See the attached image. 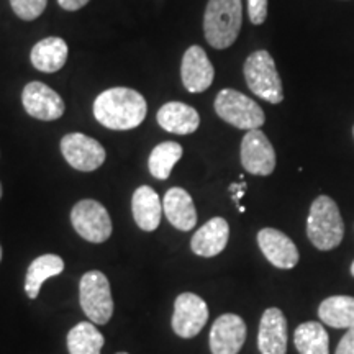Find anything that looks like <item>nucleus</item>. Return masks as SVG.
<instances>
[{"mask_svg":"<svg viewBox=\"0 0 354 354\" xmlns=\"http://www.w3.org/2000/svg\"><path fill=\"white\" fill-rule=\"evenodd\" d=\"M212 354H238L246 342V323L240 315L225 313L216 318L210 330Z\"/></svg>","mask_w":354,"mask_h":354,"instance_id":"f8f14e48","label":"nucleus"},{"mask_svg":"<svg viewBox=\"0 0 354 354\" xmlns=\"http://www.w3.org/2000/svg\"><path fill=\"white\" fill-rule=\"evenodd\" d=\"M117 354H128V353H117Z\"/></svg>","mask_w":354,"mask_h":354,"instance_id":"72a5a7b5","label":"nucleus"},{"mask_svg":"<svg viewBox=\"0 0 354 354\" xmlns=\"http://www.w3.org/2000/svg\"><path fill=\"white\" fill-rule=\"evenodd\" d=\"M104 343V335L88 322L77 323L68 333L69 354H100Z\"/></svg>","mask_w":354,"mask_h":354,"instance_id":"b1692460","label":"nucleus"},{"mask_svg":"<svg viewBox=\"0 0 354 354\" xmlns=\"http://www.w3.org/2000/svg\"><path fill=\"white\" fill-rule=\"evenodd\" d=\"M162 210L172 227L180 232H190L197 223V212L192 197L183 187H171L162 201Z\"/></svg>","mask_w":354,"mask_h":354,"instance_id":"f3484780","label":"nucleus"},{"mask_svg":"<svg viewBox=\"0 0 354 354\" xmlns=\"http://www.w3.org/2000/svg\"><path fill=\"white\" fill-rule=\"evenodd\" d=\"M131 212L135 223L143 232H154L161 223L162 203L158 192L149 185H141L131 197Z\"/></svg>","mask_w":354,"mask_h":354,"instance_id":"a211bd4d","label":"nucleus"},{"mask_svg":"<svg viewBox=\"0 0 354 354\" xmlns=\"http://www.w3.org/2000/svg\"><path fill=\"white\" fill-rule=\"evenodd\" d=\"M0 198H2V184H0Z\"/></svg>","mask_w":354,"mask_h":354,"instance_id":"473e14b6","label":"nucleus"},{"mask_svg":"<svg viewBox=\"0 0 354 354\" xmlns=\"http://www.w3.org/2000/svg\"><path fill=\"white\" fill-rule=\"evenodd\" d=\"M21 102L30 117L43 122H53L63 117L64 102L59 95L43 82L26 84L21 94Z\"/></svg>","mask_w":354,"mask_h":354,"instance_id":"9b49d317","label":"nucleus"},{"mask_svg":"<svg viewBox=\"0 0 354 354\" xmlns=\"http://www.w3.org/2000/svg\"><path fill=\"white\" fill-rule=\"evenodd\" d=\"M318 317L331 328H351L354 326V297L333 295L325 299L318 307Z\"/></svg>","mask_w":354,"mask_h":354,"instance_id":"4be33fe9","label":"nucleus"},{"mask_svg":"<svg viewBox=\"0 0 354 354\" xmlns=\"http://www.w3.org/2000/svg\"><path fill=\"white\" fill-rule=\"evenodd\" d=\"M88 0H57V3H59L61 8H64V10L68 12H76L79 8H82Z\"/></svg>","mask_w":354,"mask_h":354,"instance_id":"c756f323","label":"nucleus"},{"mask_svg":"<svg viewBox=\"0 0 354 354\" xmlns=\"http://www.w3.org/2000/svg\"><path fill=\"white\" fill-rule=\"evenodd\" d=\"M245 79L250 91L269 104H281L284 100V88L279 77L276 63L266 50L254 51L245 61Z\"/></svg>","mask_w":354,"mask_h":354,"instance_id":"20e7f679","label":"nucleus"},{"mask_svg":"<svg viewBox=\"0 0 354 354\" xmlns=\"http://www.w3.org/2000/svg\"><path fill=\"white\" fill-rule=\"evenodd\" d=\"M30 57L35 68L41 73H56L68 61V44L63 38H44L35 44Z\"/></svg>","mask_w":354,"mask_h":354,"instance_id":"aec40b11","label":"nucleus"},{"mask_svg":"<svg viewBox=\"0 0 354 354\" xmlns=\"http://www.w3.org/2000/svg\"><path fill=\"white\" fill-rule=\"evenodd\" d=\"M230 238V225L228 221L221 216H215L207 221L192 236L190 248L192 253L202 258H214L220 254L228 245Z\"/></svg>","mask_w":354,"mask_h":354,"instance_id":"dca6fc26","label":"nucleus"},{"mask_svg":"<svg viewBox=\"0 0 354 354\" xmlns=\"http://www.w3.org/2000/svg\"><path fill=\"white\" fill-rule=\"evenodd\" d=\"M61 153L68 165L82 172H92L105 162V149L99 141L82 133H69L61 140Z\"/></svg>","mask_w":354,"mask_h":354,"instance_id":"1a4fd4ad","label":"nucleus"},{"mask_svg":"<svg viewBox=\"0 0 354 354\" xmlns=\"http://www.w3.org/2000/svg\"><path fill=\"white\" fill-rule=\"evenodd\" d=\"M180 158H183V146L179 143H176V141L159 143L149 154V172L156 179L166 180L171 176L172 167L179 162Z\"/></svg>","mask_w":354,"mask_h":354,"instance_id":"393cba45","label":"nucleus"},{"mask_svg":"<svg viewBox=\"0 0 354 354\" xmlns=\"http://www.w3.org/2000/svg\"><path fill=\"white\" fill-rule=\"evenodd\" d=\"M335 354H354V326L344 333Z\"/></svg>","mask_w":354,"mask_h":354,"instance_id":"cd10ccee","label":"nucleus"},{"mask_svg":"<svg viewBox=\"0 0 354 354\" xmlns=\"http://www.w3.org/2000/svg\"><path fill=\"white\" fill-rule=\"evenodd\" d=\"M258 348L261 354L287 353V320L282 310L268 308L259 322Z\"/></svg>","mask_w":354,"mask_h":354,"instance_id":"2eb2a0df","label":"nucleus"},{"mask_svg":"<svg viewBox=\"0 0 354 354\" xmlns=\"http://www.w3.org/2000/svg\"><path fill=\"white\" fill-rule=\"evenodd\" d=\"M351 274H353V277H354V261H353V264H351Z\"/></svg>","mask_w":354,"mask_h":354,"instance_id":"7c9ffc66","label":"nucleus"},{"mask_svg":"<svg viewBox=\"0 0 354 354\" xmlns=\"http://www.w3.org/2000/svg\"><path fill=\"white\" fill-rule=\"evenodd\" d=\"M64 271V261L57 254H43L33 261L26 269L25 292L28 299L35 300L38 297L39 289L46 279L59 276Z\"/></svg>","mask_w":354,"mask_h":354,"instance_id":"412c9836","label":"nucleus"},{"mask_svg":"<svg viewBox=\"0 0 354 354\" xmlns=\"http://www.w3.org/2000/svg\"><path fill=\"white\" fill-rule=\"evenodd\" d=\"M71 223L77 234L88 243H104L112 234V220L100 202L84 198L71 210Z\"/></svg>","mask_w":354,"mask_h":354,"instance_id":"0eeeda50","label":"nucleus"},{"mask_svg":"<svg viewBox=\"0 0 354 354\" xmlns=\"http://www.w3.org/2000/svg\"><path fill=\"white\" fill-rule=\"evenodd\" d=\"M295 348L300 354H330V336L318 322H305L294 333Z\"/></svg>","mask_w":354,"mask_h":354,"instance_id":"5701e85b","label":"nucleus"},{"mask_svg":"<svg viewBox=\"0 0 354 354\" xmlns=\"http://www.w3.org/2000/svg\"><path fill=\"white\" fill-rule=\"evenodd\" d=\"M0 261H2V246H0Z\"/></svg>","mask_w":354,"mask_h":354,"instance_id":"2f4dec72","label":"nucleus"},{"mask_svg":"<svg viewBox=\"0 0 354 354\" xmlns=\"http://www.w3.org/2000/svg\"><path fill=\"white\" fill-rule=\"evenodd\" d=\"M180 77H183L184 87L192 94L207 91L212 86L215 77V69L207 53L203 51V48L194 44L184 53Z\"/></svg>","mask_w":354,"mask_h":354,"instance_id":"ddd939ff","label":"nucleus"},{"mask_svg":"<svg viewBox=\"0 0 354 354\" xmlns=\"http://www.w3.org/2000/svg\"><path fill=\"white\" fill-rule=\"evenodd\" d=\"M353 135H354V128H353Z\"/></svg>","mask_w":354,"mask_h":354,"instance_id":"f704fd0d","label":"nucleus"},{"mask_svg":"<svg viewBox=\"0 0 354 354\" xmlns=\"http://www.w3.org/2000/svg\"><path fill=\"white\" fill-rule=\"evenodd\" d=\"M243 24L241 0H209L203 15L205 39L215 50H227L236 41Z\"/></svg>","mask_w":354,"mask_h":354,"instance_id":"f03ea898","label":"nucleus"},{"mask_svg":"<svg viewBox=\"0 0 354 354\" xmlns=\"http://www.w3.org/2000/svg\"><path fill=\"white\" fill-rule=\"evenodd\" d=\"M215 112L223 122L240 130H259L266 117L263 109L250 97L233 88H223L215 99Z\"/></svg>","mask_w":354,"mask_h":354,"instance_id":"39448f33","label":"nucleus"},{"mask_svg":"<svg viewBox=\"0 0 354 354\" xmlns=\"http://www.w3.org/2000/svg\"><path fill=\"white\" fill-rule=\"evenodd\" d=\"M245 190H246V183H243V180H241L240 184H232V185H230V192L233 194V201L238 205V209H240L241 214H243V212H245V209H243V207L240 205V198L243 197V194H245Z\"/></svg>","mask_w":354,"mask_h":354,"instance_id":"c85d7f7f","label":"nucleus"},{"mask_svg":"<svg viewBox=\"0 0 354 354\" xmlns=\"http://www.w3.org/2000/svg\"><path fill=\"white\" fill-rule=\"evenodd\" d=\"M158 123L162 130L176 135H189L201 125V117L197 110L183 102H169L158 112Z\"/></svg>","mask_w":354,"mask_h":354,"instance_id":"6ab92c4d","label":"nucleus"},{"mask_svg":"<svg viewBox=\"0 0 354 354\" xmlns=\"http://www.w3.org/2000/svg\"><path fill=\"white\" fill-rule=\"evenodd\" d=\"M307 236L320 251H331L344 236V223L338 205L328 196H320L313 201L308 212Z\"/></svg>","mask_w":354,"mask_h":354,"instance_id":"7ed1b4c3","label":"nucleus"},{"mask_svg":"<svg viewBox=\"0 0 354 354\" xmlns=\"http://www.w3.org/2000/svg\"><path fill=\"white\" fill-rule=\"evenodd\" d=\"M241 165L253 176H269L276 169V151L261 130H250L241 140Z\"/></svg>","mask_w":354,"mask_h":354,"instance_id":"9d476101","label":"nucleus"},{"mask_svg":"<svg viewBox=\"0 0 354 354\" xmlns=\"http://www.w3.org/2000/svg\"><path fill=\"white\" fill-rule=\"evenodd\" d=\"M248 13L253 25H263L268 19V0H248Z\"/></svg>","mask_w":354,"mask_h":354,"instance_id":"bb28decb","label":"nucleus"},{"mask_svg":"<svg viewBox=\"0 0 354 354\" xmlns=\"http://www.w3.org/2000/svg\"><path fill=\"white\" fill-rule=\"evenodd\" d=\"M146 112L145 97L128 87L109 88L94 102V117L110 130H133L143 123Z\"/></svg>","mask_w":354,"mask_h":354,"instance_id":"f257e3e1","label":"nucleus"},{"mask_svg":"<svg viewBox=\"0 0 354 354\" xmlns=\"http://www.w3.org/2000/svg\"><path fill=\"white\" fill-rule=\"evenodd\" d=\"M209 320V307L207 302L197 294L184 292L177 295L174 302V315L171 325L177 336L184 339H190L201 333L203 326Z\"/></svg>","mask_w":354,"mask_h":354,"instance_id":"6e6552de","label":"nucleus"},{"mask_svg":"<svg viewBox=\"0 0 354 354\" xmlns=\"http://www.w3.org/2000/svg\"><path fill=\"white\" fill-rule=\"evenodd\" d=\"M46 3L48 0H10V6L17 17L26 21L38 19L46 8Z\"/></svg>","mask_w":354,"mask_h":354,"instance_id":"a878e982","label":"nucleus"},{"mask_svg":"<svg viewBox=\"0 0 354 354\" xmlns=\"http://www.w3.org/2000/svg\"><path fill=\"white\" fill-rule=\"evenodd\" d=\"M79 302L84 313L97 325H105L113 315V299L107 276L100 271H88L79 282Z\"/></svg>","mask_w":354,"mask_h":354,"instance_id":"423d86ee","label":"nucleus"},{"mask_svg":"<svg viewBox=\"0 0 354 354\" xmlns=\"http://www.w3.org/2000/svg\"><path fill=\"white\" fill-rule=\"evenodd\" d=\"M258 245L264 258L279 269H292L299 263L295 243L276 228H263L258 233Z\"/></svg>","mask_w":354,"mask_h":354,"instance_id":"4468645a","label":"nucleus"}]
</instances>
